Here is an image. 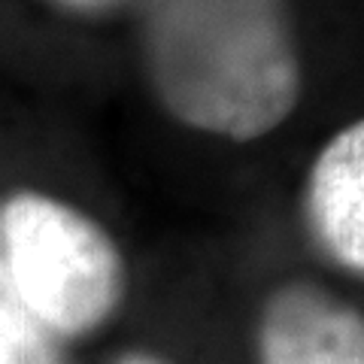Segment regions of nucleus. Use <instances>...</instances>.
I'll use <instances>...</instances> for the list:
<instances>
[{
    "mask_svg": "<svg viewBox=\"0 0 364 364\" xmlns=\"http://www.w3.org/2000/svg\"><path fill=\"white\" fill-rule=\"evenodd\" d=\"M143 55L164 109L203 134L255 140L301 100L286 0H149Z\"/></svg>",
    "mask_w": 364,
    "mask_h": 364,
    "instance_id": "f257e3e1",
    "label": "nucleus"
},
{
    "mask_svg": "<svg viewBox=\"0 0 364 364\" xmlns=\"http://www.w3.org/2000/svg\"><path fill=\"white\" fill-rule=\"evenodd\" d=\"M16 289L55 337L95 331L124 291V261L95 219L58 198L16 191L0 210Z\"/></svg>",
    "mask_w": 364,
    "mask_h": 364,
    "instance_id": "f03ea898",
    "label": "nucleus"
},
{
    "mask_svg": "<svg viewBox=\"0 0 364 364\" xmlns=\"http://www.w3.org/2000/svg\"><path fill=\"white\" fill-rule=\"evenodd\" d=\"M261 364H364V316L313 282L267 298L258 322Z\"/></svg>",
    "mask_w": 364,
    "mask_h": 364,
    "instance_id": "7ed1b4c3",
    "label": "nucleus"
},
{
    "mask_svg": "<svg viewBox=\"0 0 364 364\" xmlns=\"http://www.w3.org/2000/svg\"><path fill=\"white\" fill-rule=\"evenodd\" d=\"M306 219L337 264L364 273V119L337 131L316 155Z\"/></svg>",
    "mask_w": 364,
    "mask_h": 364,
    "instance_id": "20e7f679",
    "label": "nucleus"
},
{
    "mask_svg": "<svg viewBox=\"0 0 364 364\" xmlns=\"http://www.w3.org/2000/svg\"><path fill=\"white\" fill-rule=\"evenodd\" d=\"M0 364H61V352L28 310L9 270L4 228H0Z\"/></svg>",
    "mask_w": 364,
    "mask_h": 364,
    "instance_id": "39448f33",
    "label": "nucleus"
},
{
    "mask_svg": "<svg viewBox=\"0 0 364 364\" xmlns=\"http://www.w3.org/2000/svg\"><path fill=\"white\" fill-rule=\"evenodd\" d=\"M55 4L76 9V13H100V9H109V6L122 4V0H55Z\"/></svg>",
    "mask_w": 364,
    "mask_h": 364,
    "instance_id": "423d86ee",
    "label": "nucleus"
},
{
    "mask_svg": "<svg viewBox=\"0 0 364 364\" xmlns=\"http://www.w3.org/2000/svg\"><path fill=\"white\" fill-rule=\"evenodd\" d=\"M116 364H167V361H161L158 355H149V352H128Z\"/></svg>",
    "mask_w": 364,
    "mask_h": 364,
    "instance_id": "0eeeda50",
    "label": "nucleus"
}]
</instances>
